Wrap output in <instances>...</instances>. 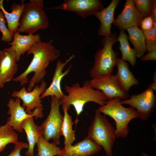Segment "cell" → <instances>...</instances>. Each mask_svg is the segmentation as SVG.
I'll return each mask as SVG.
<instances>
[{
	"label": "cell",
	"instance_id": "d6986e66",
	"mask_svg": "<svg viewBox=\"0 0 156 156\" xmlns=\"http://www.w3.org/2000/svg\"><path fill=\"white\" fill-rule=\"evenodd\" d=\"M34 116H32L25 119L22 124V127L26 134L28 142V149L25 155L27 156H34V148L35 145L42 134L40 126L34 123Z\"/></svg>",
	"mask_w": 156,
	"mask_h": 156
},
{
	"label": "cell",
	"instance_id": "e575fe53",
	"mask_svg": "<svg viewBox=\"0 0 156 156\" xmlns=\"http://www.w3.org/2000/svg\"><path fill=\"white\" fill-rule=\"evenodd\" d=\"M141 153L142 156H149L144 152H141Z\"/></svg>",
	"mask_w": 156,
	"mask_h": 156
},
{
	"label": "cell",
	"instance_id": "484cf974",
	"mask_svg": "<svg viewBox=\"0 0 156 156\" xmlns=\"http://www.w3.org/2000/svg\"><path fill=\"white\" fill-rule=\"evenodd\" d=\"M37 156H58L61 151L60 148L54 143H50L42 136L37 143Z\"/></svg>",
	"mask_w": 156,
	"mask_h": 156
},
{
	"label": "cell",
	"instance_id": "8fae6325",
	"mask_svg": "<svg viewBox=\"0 0 156 156\" xmlns=\"http://www.w3.org/2000/svg\"><path fill=\"white\" fill-rule=\"evenodd\" d=\"M104 8L103 3L99 0H65L57 6L47 9L73 12L85 18Z\"/></svg>",
	"mask_w": 156,
	"mask_h": 156
},
{
	"label": "cell",
	"instance_id": "ffe728a7",
	"mask_svg": "<svg viewBox=\"0 0 156 156\" xmlns=\"http://www.w3.org/2000/svg\"><path fill=\"white\" fill-rule=\"evenodd\" d=\"M116 66L117 68L116 75L126 92L128 93L133 86L140 84L139 81L131 71L125 61L118 58Z\"/></svg>",
	"mask_w": 156,
	"mask_h": 156
},
{
	"label": "cell",
	"instance_id": "52a82bcc",
	"mask_svg": "<svg viewBox=\"0 0 156 156\" xmlns=\"http://www.w3.org/2000/svg\"><path fill=\"white\" fill-rule=\"evenodd\" d=\"M51 109L47 118L40 126L42 136L49 141L52 140L57 146L60 144L62 135L63 116L60 110V101L55 96H51Z\"/></svg>",
	"mask_w": 156,
	"mask_h": 156
},
{
	"label": "cell",
	"instance_id": "5bb4252c",
	"mask_svg": "<svg viewBox=\"0 0 156 156\" xmlns=\"http://www.w3.org/2000/svg\"><path fill=\"white\" fill-rule=\"evenodd\" d=\"M144 18L136 8L133 0H126L122 11L113 24L120 30L125 31L133 27H139Z\"/></svg>",
	"mask_w": 156,
	"mask_h": 156
},
{
	"label": "cell",
	"instance_id": "7a4b0ae2",
	"mask_svg": "<svg viewBox=\"0 0 156 156\" xmlns=\"http://www.w3.org/2000/svg\"><path fill=\"white\" fill-rule=\"evenodd\" d=\"M64 88L67 94L60 100L61 105L73 106L77 115L74 122L76 125L79 121L78 117L83 112L84 106L87 103L93 102L101 106L105 104L107 101V99L102 92L92 88L90 80L84 82L82 86L79 82H76L70 86L65 85Z\"/></svg>",
	"mask_w": 156,
	"mask_h": 156
},
{
	"label": "cell",
	"instance_id": "6da1fadb",
	"mask_svg": "<svg viewBox=\"0 0 156 156\" xmlns=\"http://www.w3.org/2000/svg\"><path fill=\"white\" fill-rule=\"evenodd\" d=\"M53 40L46 42L40 40L33 45L27 53L28 55H33L30 64L25 71L13 78L12 80L19 82L21 86H23L28 82V75L34 72V75L29 81L27 90L30 91L35 84L43 80L47 74V67L50 63L57 60L60 55L59 51L53 45Z\"/></svg>",
	"mask_w": 156,
	"mask_h": 156
},
{
	"label": "cell",
	"instance_id": "2e32d148",
	"mask_svg": "<svg viewBox=\"0 0 156 156\" xmlns=\"http://www.w3.org/2000/svg\"><path fill=\"white\" fill-rule=\"evenodd\" d=\"M102 147L88 136L67 149L58 156H90L99 152Z\"/></svg>",
	"mask_w": 156,
	"mask_h": 156
},
{
	"label": "cell",
	"instance_id": "f1b7e54d",
	"mask_svg": "<svg viewBox=\"0 0 156 156\" xmlns=\"http://www.w3.org/2000/svg\"><path fill=\"white\" fill-rule=\"evenodd\" d=\"M143 32L145 38L147 51L150 52L156 48V25H154L150 30Z\"/></svg>",
	"mask_w": 156,
	"mask_h": 156
},
{
	"label": "cell",
	"instance_id": "30bf717a",
	"mask_svg": "<svg viewBox=\"0 0 156 156\" xmlns=\"http://www.w3.org/2000/svg\"><path fill=\"white\" fill-rule=\"evenodd\" d=\"M121 103L129 105L136 110L140 119L147 120L155 109L156 96L154 91L147 88L140 94L133 95L129 99L121 101Z\"/></svg>",
	"mask_w": 156,
	"mask_h": 156
},
{
	"label": "cell",
	"instance_id": "44dd1931",
	"mask_svg": "<svg viewBox=\"0 0 156 156\" xmlns=\"http://www.w3.org/2000/svg\"><path fill=\"white\" fill-rule=\"evenodd\" d=\"M24 1L21 4L14 3L11 7V12H7L3 6V0H0V9L3 13L7 23L8 28L11 32L14 33L16 31L19 22L25 6Z\"/></svg>",
	"mask_w": 156,
	"mask_h": 156
},
{
	"label": "cell",
	"instance_id": "ba28073f",
	"mask_svg": "<svg viewBox=\"0 0 156 156\" xmlns=\"http://www.w3.org/2000/svg\"><path fill=\"white\" fill-rule=\"evenodd\" d=\"M46 82L43 80L40 86H35L31 91H27L24 86L20 90L13 91L11 96L22 101L21 106L27 114L34 115L35 119L41 118L43 116L44 108L40 96L46 89Z\"/></svg>",
	"mask_w": 156,
	"mask_h": 156
},
{
	"label": "cell",
	"instance_id": "d6a6232c",
	"mask_svg": "<svg viewBox=\"0 0 156 156\" xmlns=\"http://www.w3.org/2000/svg\"><path fill=\"white\" fill-rule=\"evenodd\" d=\"M151 16L153 19L154 25H156V0H154V4Z\"/></svg>",
	"mask_w": 156,
	"mask_h": 156
},
{
	"label": "cell",
	"instance_id": "83f0119b",
	"mask_svg": "<svg viewBox=\"0 0 156 156\" xmlns=\"http://www.w3.org/2000/svg\"><path fill=\"white\" fill-rule=\"evenodd\" d=\"M2 11L0 9V31L2 34L1 40L3 41L10 42L12 40L14 33L10 32L6 25L7 22Z\"/></svg>",
	"mask_w": 156,
	"mask_h": 156
},
{
	"label": "cell",
	"instance_id": "ac0fdd59",
	"mask_svg": "<svg viewBox=\"0 0 156 156\" xmlns=\"http://www.w3.org/2000/svg\"><path fill=\"white\" fill-rule=\"evenodd\" d=\"M40 40L39 34L23 35L16 31L14 33L12 41L8 43V44L11 45L15 51L16 60L18 62L22 55L27 52L33 45Z\"/></svg>",
	"mask_w": 156,
	"mask_h": 156
},
{
	"label": "cell",
	"instance_id": "cb8c5ba5",
	"mask_svg": "<svg viewBox=\"0 0 156 156\" xmlns=\"http://www.w3.org/2000/svg\"><path fill=\"white\" fill-rule=\"evenodd\" d=\"M120 46L119 49L121 51V59L125 61H127L133 67L136 64V53L133 49L130 47L127 38V36L125 31L120 30L119 34L117 38Z\"/></svg>",
	"mask_w": 156,
	"mask_h": 156
},
{
	"label": "cell",
	"instance_id": "7402d4cb",
	"mask_svg": "<svg viewBox=\"0 0 156 156\" xmlns=\"http://www.w3.org/2000/svg\"><path fill=\"white\" fill-rule=\"evenodd\" d=\"M126 30L129 34L128 40L133 46L136 58H141L147 51L145 38L143 32L137 26L129 28Z\"/></svg>",
	"mask_w": 156,
	"mask_h": 156
},
{
	"label": "cell",
	"instance_id": "1f68e13d",
	"mask_svg": "<svg viewBox=\"0 0 156 156\" xmlns=\"http://www.w3.org/2000/svg\"><path fill=\"white\" fill-rule=\"evenodd\" d=\"M140 60L145 61L149 60L156 61V48L152 51L148 52L146 55L143 56L140 58Z\"/></svg>",
	"mask_w": 156,
	"mask_h": 156
},
{
	"label": "cell",
	"instance_id": "3957f363",
	"mask_svg": "<svg viewBox=\"0 0 156 156\" xmlns=\"http://www.w3.org/2000/svg\"><path fill=\"white\" fill-rule=\"evenodd\" d=\"M117 38V34L114 33L103 39V47L95 53L94 64L90 71L92 79L112 74L118 58V53L113 49L114 44L118 42Z\"/></svg>",
	"mask_w": 156,
	"mask_h": 156
},
{
	"label": "cell",
	"instance_id": "277c9868",
	"mask_svg": "<svg viewBox=\"0 0 156 156\" xmlns=\"http://www.w3.org/2000/svg\"><path fill=\"white\" fill-rule=\"evenodd\" d=\"M43 0H30L25 3L16 31L34 34L40 29H45L49 22L44 8Z\"/></svg>",
	"mask_w": 156,
	"mask_h": 156
},
{
	"label": "cell",
	"instance_id": "9c48e42d",
	"mask_svg": "<svg viewBox=\"0 0 156 156\" xmlns=\"http://www.w3.org/2000/svg\"><path fill=\"white\" fill-rule=\"evenodd\" d=\"M90 80L92 88L100 90L107 101L116 97L124 100L129 97L116 75L99 77Z\"/></svg>",
	"mask_w": 156,
	"mask_h": 156
},
{
	"label": "cell",
	"instance_id": "836d02e7",
	"mask_svg": "<svg viewBox=\"0 0 156 156\" xmlns=\"http://www.w3.org/2000/svg\"><path fill=\"white\" fill-rule=\"evenodd\" d=\"M153 82L150 84L148 88H150L153 91H156V71H154L153 74Z\"/></svg>",
	"mask_w": 156,
	"mask_h": 156
},
{
	"label": "cell",
	"instance_id": "7c38bea8",
	"mask_svg": "<svg viewBox=\"0 0 156 156\" xmlns=\"http://www.w3.org/2000/svg\"><path fill=\"white\" fill-rule=\"evenodd\" d=\"M75 57V55H72L64 62L60 60L57 61L52 82L41 95V99L51 96H55L60 100L64 96L65 94L61 88V82L63 78L69 73L73 64H70L64 71L63 72V70L65 66Z\"/></svg>",
	"mask_w": 156,
	"mask_h": 156
},
{
	"label": "cell",
	"instance_id": "d4e9b609",
	"mask_svg": "<svg viewBox=\"0 0 156 156\" xmlns=\"http://www.w3.org/2000/svg\"><path fill=\"white\" fill-rule=\"evenodd\" d=\"M18 142V135L12 127L6 123L0 127V153L8 144Z\"/></svg>",
	"mask_w": 156,
	"mask_h": 156
},
{
	"label": "cell",
	"instance_id": "5b68a950",
	"mask_svg": "<svg viewBox=\"0 0 156 156\" xmlns=\"http://www.w3.org/2000/svg\"><path fill=\"white\" fill-rule=\"evenodd\" d=\"M118 97L107 101V103L97 109L101 113L109 116L114 120L116 124L115 135L116 138H123L128 136L129 132L128 124L134 119L138 118L136 110L131 107L126 108L121 103Z\"/></svg>",
	"mask_w": 156,
	"mask_h": 156
},
{
	"label": "cell",
	"instance_id": "8992f818",
	"mask_svg": "<svg viewBox=\"0 0 156 156\" xmlns=\"http://www.w3.org/2000/svg\"><path fill=\"white\" fill-rule=\"evenodd\" d=\"M88 129L87 136L103 147L107 156H112V148L116 138L115 129L106 115L96 110Z\"/></svg>",
	"mask_w": 156,
	"mask_h": 156
},
{
	"label": "cell",
	"instance_id": "4316f807",
	"mask_svg": "<svg viewBox=\"0 0 156 156\" xmlns=\"http://www.w3.org/2000/svg\"><path fill=\"white\" fill-rule=\"evenodd\" d=\"M133 1L137 9L144 18L151 16L154 0H133Z\"/></svg>",
	"mask_w": 156,
	"mask_h": 156
},
{
	"label": "cell",
	"instance_id": "4fadbf2b",
	"mask_svg": "<svg viewBox=\"0 0 156 156\" xmlns=\"http://www.w3.org/2000/svg\"><path fill=\"white\" fill-rule=\"evenodd\" d=\"M15 52L11 47L0 51V87L13 79L18 70Z\"/></svg>",
	"mask_w": 156,
	"mask_h": 156
},
{
	"label": "cell",
	"instance_id": "4dcf8cb0",
	"mask_svg": "<svg viewBox=\"0 0 156 156\" xmlns=\"http://www.w3.org/2000/svg\"><path fill=\"white\" fill-rule=\"evenodd\" d=\"M28 143L18 142L15 144L13 150L7 156H21V150L24 148H28Z\"/></svg>",
	"mask_w": 156,
	"mask_h": 156
},
{
	"label": "cell",
	"instance_id": "e0dca14e",
	"mask_svg": "<svg viewBox=\"0 0 156 156\" xmlns=\"http://www.w3.org/2000/svg\"><path fill=\"white\" fill-rule=\"evenodd\" d=\"M120 2L119 0H112L108 6L97 12L94 15L101 23L98 31L99 36L107 37L111 35L112 25L115 19V11Z\"/></svg>",
	"mask_w": 156,
	"mask_h": 156
},
{
	"label": "cell",
	"instance_id": "9a60e30c",
	"mask_svg": "<svg viewBox=\"0 0 156 156\" xmlns=\"http://www.w3.org/2000/svg\"><path fill=\"white\" fill-rule=\"evenodd\" d=\"M21 99L16 98L15 100L10 99L7 103L8 108L7 114L10 115L6 124H8L14 130L20 133H23V129L22 127L23 121L27 118L33 116L27 114L25 109L21 105Z\"/></svg>",
	"mask_w": 156,
	"mask_h": 156
},
{
	"label": "cell",
	"instance_id": "603a6c76",
	"mask_svg": "<svg viewBox=\"0 0 156 156\" xmlns=\"http://www.w3.org/2000/svg\"><path fill=\"white\" fill-rule=\"evenodd\" d=\"M64 116L62 126V135L64 138V148L67 149L70 146L75 140V130L73 129L74 122L72 117L68 113L70 106L62 105Z\"/></svg>",
	"mask_w": 156,
	"mask_h": 156
},
{
	"label": "cell",
	"instance_id": "f546056e",
	"mask_svg": "<svg viewBox=\"0 0 156 156\" xmlns=\"http://www.w3.org/2000/svg\"><path fill=\"white\" fill-rule=\"evenodd\" d=\"M154 25L153 21L151 16L144 18L142 20L140 25L141 30L146 31L150 30Z\"/></svg>",
	"mask_w": 156,
	"mask_h": 156
}]
</instances>
